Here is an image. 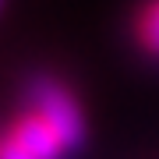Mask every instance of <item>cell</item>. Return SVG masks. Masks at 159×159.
Here are the masks:
<instances>
[{
    "instance_id": "3",
    "label": "cell",
    "mask_w": 159,
    "mask_h": 159,
    "mask_svg": "<svg viewBox=\"0 0 159 159\" xmlns=\"http://www.w3.org/2000/svg\"><path fill=\"white\" fill-rule=\"evenodd\" d=\"M0 159H39V156L29 152V148H21L18 142H11V138H4V142H0Z\"/></svg>"
},
{
    "instance_id": "2",
    "label": "cell",
    "mask_w": 159,
    "mask_h": 159,
    "mask_svg": "<svg viewBox=\"0 0 159 159\" xmlns=\"http://www.w3.org/2000/svg\"><path fill=\"white\" fill-rule=\"evenodd\" d=\"M131 39L138 53L148 60H159V0H142L131 14Z\"/></svg>"
},
{
    "instance_id": "1",
    "label": "cell",
    "mask_w": 159,
    "mask_h": 159,
    "mask_svg": "<svg viewBox=\"0 0 159 159\" xmlns=\"http://www.w3.org/2000/svg\"><path fill=\"white\" fill-rule=\"evenodd\" d=\"M21 106L32 110V113H39L46 124L57 131L64 138V145H67V152L85 148V142H89L85 106H81V99L74 96V89L60 74H53L46 67L29 71L25 81H21Z\"/></svg>"
}]
</instances>
